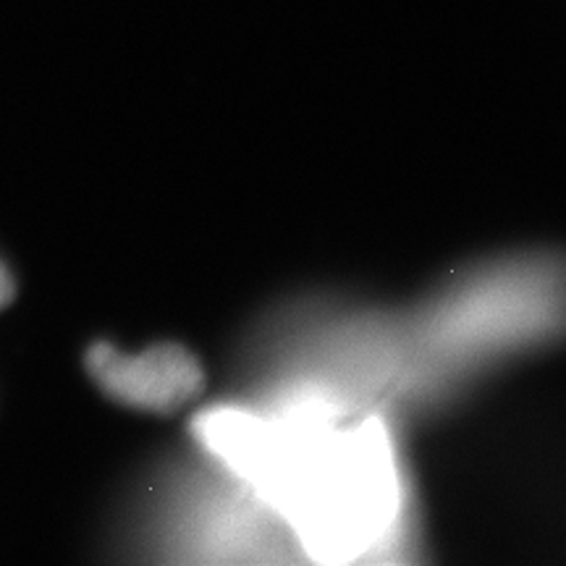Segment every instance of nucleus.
I'll return each instance as SVG.
<instances>
[{"label":"nucleus","instance_id":"f257e3e1","mask_svg":"<svg viewBox=\"0 0 566 566\" xmlns=\"http://www.w3.org/2000/svg\"><path fill=\"white\" fill-rule=\"evenodd\" d=\"M87 370L118 405L168 415L205 391V370L179 344H158L142 354H122L108 342L90 346Z\"/></svg>","mask_w":566,"mask_h":566},{"label":"nucleus","instance_id":"f03ea898","mask_svg":"<svg viewBox=\"0 0 566 566\" xmlns=\"http://www.w3.org/2000/svg\"><path fill=\"white\" fill-rule=\"evenodd\" d=\"M13 296H17V283H13L9 268L0 263V310L9 307Z\"/></svg>","mask_w":566,"mask_h":566}]
</instances>
